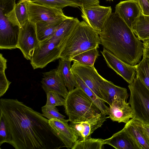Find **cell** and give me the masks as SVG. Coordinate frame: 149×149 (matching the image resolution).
<instances>
[{
	"mask_svg": "<svg viewBox=\"0 0 149 149\" xmlns=\"http://www.w3.org/2000/svg\"><path fill=\"white\" fill-rule=\"evenodd\" d=\"M0 112L5 118L15 149H58L62 142L48 120L17 99L1 98Z\"/></svg>",
	"mask_w": 149,
	"mask_h": 149,
	"instance_id": "obj_1",
	"label": "cell"
},
{
	"mask_svg": "<svg viewBox=\"0 0 149 149\" xmlns=\"http://www.w3.org/2000/svg\"><path fill=\"white\" fill-rule=\"evenodd\" d=\"M99 36L104 48L123 62L133 66L140 62L143 43L115 12L112 13Z\"/></svg>",
	"mask_w": 149,
	"mask_h": 149,
	"instance_id": "obj_2",
	"label": "cell"
},
{
	"mask_svg": "<svg viewBox=\"0 0 149 149\" xmlns=\"http://www.w3.org/2000/svg\"><path fill=\"white\" fill-rule=\"evenodd\" d=\"M98 33L84 21L80 22L67 39L59 58L71 61L74 56L100 44Z\"/></svg>",
	"mask_w": 149,
	"mask_h": 149,
	"instance_id": "obj_3",
	"label": "cell"
},
{
	"mask_svg": "<svg viewBox=\"0 0 149 149\" xmlns=\"http://www.w3.org/2000/svg\"><path fill=\"white\" fill-rule=\"evenodd\" d=\"M65 99V112L71 123L86 121L101 113L98 108L80 87L69 91Z\"/></svg>",
	"mask_w": 149,
	"mask_h": 149,
	"instance_id": "obj_4",
	"label": "cell"
},
{
	"mask_svg": "<svg viewBox=\"0 0 149 149\" xmlns=\"http://www.w3.org/2000/svg\"><path fill=\"white\" fill-rule=\"evenodd\" d=\"M130 97L129 103L134 114L133 118L149 125V90L136 76L129 84Z\"/></svg>",
	"mask_w": 149,
	"mask_h": 149,
	"instance_id": "obj_5",
	"label": "cell"
},
{
	"mask_svg": "<svg viewBox=\"0 0 149 149\" xmlns=\"http://www.w3.org/2000/svg\"><path fill=\"white\" fill-rule=\"evenodd\" d=\"M68 37H58L52 36L40 42L31 61L33 69L42 68L49 63L59 58L60 54Z\"/></svg>",
	"mask_w": 149,
	"mask_h": 149,
	"instance_id": "obj_6",
	"label": "cell"
},
{
	"mask_svg": "<svg viewBox=\"0 0 149 149\" xmlns=\"http://www.w3.org/2000/svg\"><path fill=\"white\" fill-rule=\"evenodd\" d=\"M27 7L29 20L36 24L57 23L71 17L65 15L62 9L42 5L28 0Z\"/></svg>",
	"mask_w": 149,
	"mask_h": 149,
	"instance_id": "obj_7",
	"label": "cell"
},
{
	"mask_svg": "<svg viewBox=\"0 0 149 149\" xmlns=\"http://www.w3.org/2000/svg\"><path fill=\"white\" fill-rule=\"evenodd\" d=\"M81 17L99 35L112 13L111 6L99 5L81 7Z\"/></svg>",
	"mask_w": 149,
	"mask_h": 149,
	"instance_id": "obj_8",
	"label": "cell"
},
{
	"mask_svg": "<svg viewBox=\"0 0 149 149\" xmlns=\"http://www.w3.org/2000/svg\"><path fill=\"white\" fill-rule=\"evenodd\" d=\"M71 70L74 75L83 81L98 97L104 101L100 86L105 79L98 73L94 65H84L73 61Z\"/></svg>",
	"mask_w": 149,
	"mask_h": 149,
	"instance_id": "obj_9",
	"label": "cell"
},
{
	"mask_svg": "<svg viewBox=\"0 0 149 149\" xmlns=\"http://www.w3.org/2000/svg\"><path fill=\"white\" fill-rule=\"evenodd\" d=\"M39 44L35 24L28 20L20 27L17 48L20 50L25 58L31 61L35 49Z\"/></svg>",
	"mask_w": 149,
	"mask_h": 149,
	"instance_id": "obj_10",
	"label": "cell"
},
{
	"mask_svg": "<svg viewBox=\"0 0 149 149\" xmlns=\"http://www.w3.org/2000/svg\"><path fill=\"white\" fill-rule=\"evenodd\" d=\"M0 9V49L17 48L20 27L13 26Z\"/></svg>",
	"mask_w": 149,
	"mask_h": 149,
	"instance_id": "obj_11",
	"label": "cell"
},
{
	"mask_svg": "<svg viewBox=\"0 0 149 149\" xmlns=\"http://www.w3.org/2000/svg\"><path fill=\"white\" fill-rule=\"evenodd\" d=\"M101 52L108 67L121 76L129 84L133 82L136 76V65L132 66L126 63L104 48Z\"/></svg>",
	"mask_w": 149,
	"mask_h": 149,
	"instance_id": "obj_12",
	"label": "cell"
},
{
	"mask_svg": "<svg viewBox=\"0 0 149 149\" xmlns=\"http://www.w3.org/2000/svg\"><path fill=\"white\" fill-rule=\"evenodd\" d=\"M100 113L92 117L85 121L79 123L71 122L69 125L78 139H85L91 137L93 133L101 127L109 117Z\"/></svg>",
	"mask_w": 149,
	"mask_h": 149,
	"instance_id": "obj_13",
	"label": "cell"
},
{
	"mask_svg": "<svg viewBox=\"0 0 149 149\" xmlns=\"http://www.w3.org/2000/svg\"><path fill=\"white\" fill-rule=\"evenodd\" d=\"M43 74L41 82L42 87L46 93L49 91H53L65 99L69 91L57 69H53L43 72Z\"/></svg>",
	"mask_w": 149,
	"mask_h": 149,
	"instance_id": "obj_14",
	"label": "cell"
},
{
	"mask_svg": "<svg viewBox=\"0 0 149 149\" xmlns=\"http://www.w3.org/2000/svg\"><path fill=\"white\" fill-rule=\"evenodd\" d=\"M69 119H52L49 120L50 127L58 138L68 149L71 148L74 143L78 139L68 124Z\"/></svg>",
	"mask_w": 149,
	"mask_h": 149,
	"instance_id": "obj_15",
	"label": "cell"
},
{
	"mask_svg": "<svg viewBox=\"0 0 149 149\" xmlns=\"http://www.w3.org/2000/svg\"><path fill=\"white\" fill-rule=\"evenodd\" d=\"M142 123L132 118L125 124L123 129L134 143L136 149H149V143L142 128Z\"/></svg>",
	"mask_w": 149,
	"mask_h": 149,
	"instance_id": "obj_16",
	"label": "cell"
},
{
	"mask_svg": "<svg viewBox=\"0 0 149 149\" xmlns=\"http://www.w3.org/2000/svg\"><path fill=\"white\" fill-rule=\"evenodd\" d=\"M115 13L131 29L133 23L141 11L136 0L121 1L117 4Z\"/></svg>",
	"mask_w": 149,
	"mask_h": 149,
	"instance_id": "obj_17",
	"label": "cell"
},
{
	"mask_svg": "<svg viewBox=\"0 0 149 149\" xmlns=\"http://www.w3.org/2000/svg\"><path fill=\"white\" fill-rule=\"evenodd\" d=\"M109 118L113 121L126 124L130 118H133L134 114L129 102L122 99L114 100L109 105L108 110Z\"/></svg>",
	"mask_w": 149,
	"mask_h": 149,
	"instance_id": "obj_18",
	"label": "cell"
},
{
	"mask_svg": "<svg viewBox=\"0 0 149 149\" xmlns=\"http://www.w3.org/2000/svg\"><path fill=\"white\" fill-rule=\"evenodd\" d=\"M104 101L110 105L114 100L122 99L126 101L129 94L127 89L114 84L105 79L100 86Z\"/></svg>",
	"mask_w": 149,
	"mask_h": 149,
	"instance_id": "obj_19",
	"label": "cell"
},
{
	"mask_svg": "<svg viewBox=\"0 0 149 149\" xmlns=\"http://www.w3.org/2000/svg\"><path fill=\"white\" fill-rule=\"evenodd\" d=\"M28 0H19L13 3L11 10L4 14L8 20L14 26L20 27L29 20L27 7Z\"/></svg>",
	"mask_w": 149,
	"mask_h": 149,
	"instance_id": "obj_20",
	"label": "cell"
},
{
	"mask_svg": "<svg viewBox=\"0 0 149 149\" xmlns=\"http://www.w3.org/2000/svg\"><path fill=\"white\" fill-rule=\"evenodd\" d=\"M71 61L60 59L57 68V70L61 75L69 92L72 91L74 87H79L75 77L71 71Z\"/></svg>",
	"mask_w": 149,
	"mask_h": 149,
	"instance_id": "obj_21",
	"label": "cell"
},
{
	"mask_svg": "<svg viewBox=\"0 0 149 149\" xmlns=\"http://www.w3.org/2000/svg\"><path fill=\"white\" fill-rule=\"evenodd\" d=\"M104 140L105 144L116 149H136L134 143L123 129Z\"/></svg>",
	"mask_w": 149,
	"mask_h": 149,
	"instance_id": "obj_22",
	"label": "cell"
},
{
	"mask_svg": "<svg viewBox=\"0 0 149 149\" xmlns=\"http://www.w3.org/2000/svg\"><path fill=\"white\" fill-rule=\"evenodd\" d=\"M131 29L140 40L149 38V15L141 12L133 23Z\"/></svg>",
	"mask_w": 149,
	"mask_h": 149,
	"instance_id": "obj_23",
	"label": "cell"
},
{
	"mask_svg": "<svg viewBox=\"0 0 149 149\" xmlns=\"http://www.w3.org/2000/svg\"><path fill=\"white\" fill-rule=\"evenodd\" d=\"M61 22L52 24H35L36 34L40 42H42L52 37Z\"/></svg>",
	"mask_w": 149,
	"mask_h": 149,
	"instance_id": "obj_24",
	"label": "cell"
},
{
	"mask_svg": "<svg viewBox=\"0 0 149 149\" xmlns=\"http://www.w3.org/2000/svg\"><path fill=\"white\" fill-rule=\"evenodd\" d=\"M74 76L79 86L84 91L99 109L101 113L106 115H109V107L106 105L105 103V102L98 97L85 84L83 81L76 75H74Z\"/></svg>",
	"mask_w": 149,
	"mask_h": 149,
	"instance_id": "obj_25",
	"label": "cell"
},
{
	"mask_svg": "<svg viewBox=\"0 0 149 149\" xmlns=\"http://www.w3.org/2000/svg\"><path fill=\"white\" fill-rule=\"evenodd\" d=\"M105 144L104 139L91 137L78 139L72 146V149H102Z\"/></svg>",
	"mask_w": 149,
	"mask_h": 149,
	"instance_id": "obj_26",
	"label": "cell"
},
{
	"mask_svg": "<svg viewBox=\"0 0 149 149\" xmlns=\"http://www.w3.org/2000/svg\"><path fill=\"white\" fill-rule=\"evenodd\" d=\"M97 48H95L78 54L72 57L71 61H76L84 65L93 66L96 58L99 56Z\"/></svg>",
	"mask_w": 149,
	"mask_h": 149,
	"instance_id": "obj_27",
	"label": "cell"
},
{
	"mask_svg": "<svg viewBox=\"0 0 149 149\" xmlns=\"http://www.w3.org/2000/svg\"><path fill=\"white\" fill-rule=\"evenodd\" d=\"M136 76L149 90V58L143 56L141 61L136 65Z\"/></svg>",
	"mask_w": 149,
	"mask_h": 149,
	"instance_id": "obj_28",
	"label": "cell"
},
{
	"mask_svg": "<svg viewBox=\"0 0 149 149\" xmlns=\"http://www.w3.org/2000/svg\"><path fill=\"white\" fill-rule=\"evenodd\" d=\"M7 60L0 54V97L6 92L11 83L6 77L5 70L7 68Z\"/></svg>",
	"mask_w": 149,
	"mask_h": 149,
	"instance_id": "obj_29",
	"label": "cell"
},
{
	"mask_svg": "<svg viewBox=\"0 0 149 149\" xmlns=\"http://www.w3.org/2000/svg\"><path fill=\"white\" fill-rule=\"evenodd\" d=\"M11 139L10 132L7 122L2 113L0 112V146L4 143H9Z\"/></svg>",
	"mask_w": 149,
	"mask_h": 149,
	"instance_id": "obj_30",
	"label": "cell"
},
{
	"mask_svg": "<svg viewBox=\"0 0 149 149\" xmlns=\"http://www.w3.org/2000/svg\"><path fill=\"white\" fill-rule=\"evenodd\" d=\"M37 3L63 9L67 6L78 7L76 5L66 0H30Z\"/></svg>",
	"mask_w": 149,
	"mask_h": 149,
	"instance_id": "obj_31",
	"label": "cell"
},
{
	"mask_svg": "<svg viewBox=\"0 0 149 149\" xmlns=\"http://www.w3.org/2000/svg\"><path fill=\"white\" fill-rule=\"evenodd\" d=\"M42 116L48 119H57L64 120L65 116L60 113L56 106L52 105H46L41 108Z\"/></svg>",
	"mask_w": 149,
	"mask_h": 149,
	"instance_id": "obj_32",
	"label": "cell"
},
{
	"mask_svg": "<svg viewBox=\"0 0 149 149\" xmlns=\"http://www.w3.org/2000/svg\"><path fill=\"white\" fill-rule=\"evenodd\" d=\"M46 94L47 100L46 105L55 106H64L65 99L58 93L53 91H49Z\"/></svg>",
	"mask_w": 149,
	"mask_h": 149,
	"instance_id": "obj_33",
	"label": "cell"
},
{
	"mask_svg": "<svg viewBox=\"0 0 149 149\" xmlns=\"http://www.w3.org/2000/svg\"><path fill=\"white\" fill-rule=\"evenodd\" d=\"M78 7H84L95 5H99V0H66Z\"/></svg>",
	"mask_w": 149,
	"mask_h": 149,
	"instance_id": "obj_34",
	"label": "cell"
},
{
	"mask_svg": "<svg viewBox=\"0 0 149 149\" xmlns=\"http://www.w3.org/2000/svg\"><path fill=\"white\" fill-rule=\"evenodd\" d=\"M142 12L144 15H149V0H136Z\"/></svg>",
	"mask_w": 149,
	"mask_h": 149,
	"instance_id": "obj_35",
	"label": "cell"
},
{
	"mask_svg": "<svg viewBox=\"0 0 149 149\" xmlns=\"http://www.w3.org/2000/svg\"><path fill=\"white\" fill-rule=\"evenodd\" d=\"M143 132L149 143V125L142 123Z\"/></svg>",
	"mask_w": 149,
	"mask_h": 149,
	"instance_id": "obj_36",
	"label": "cell"
},
{
	"mask_svg": "<svg viewBox=\"0 0 149 149\" xmlns=\"http://www.w3.org/2000/svg\"><path fill=\"white\" fill-rule=\"evenodd\" d=\"M143 56L149 58V47H144Z\"/></svg>",
	"mask_w": 149,
	"mask_h": 149,
	"instance_id": "obj_37",
	"label": "cell"
},
{
	"mask_svg": "<svg viewBox=\"0 0 149 149\" xmlns=\"http://www.w3.org/2000/svg\"><path fill=\"white\" fill-rule=\"evenodd\" d=\"M144 47H149V38L143 41Z\"/></svg>",
	"mask_w": 149,
	"mask_h": 149,
	"instance_id": "obj_38",
	"label": "cell"
},
{
	"mask_svg": "<svg viewBox=\"0 0 149 149\" xmlns=\"http://www.w3.org/2000/svg\"><path fill=\"white\" fill-rule=\"evenodd\" d=\"M112 0V1L113 0Z\"/></svg>",
	"mask_w": 149,
	"mask_h": 149,
	"instance_id": "obj_39",
	"label": "cell"
}]
</instances>
